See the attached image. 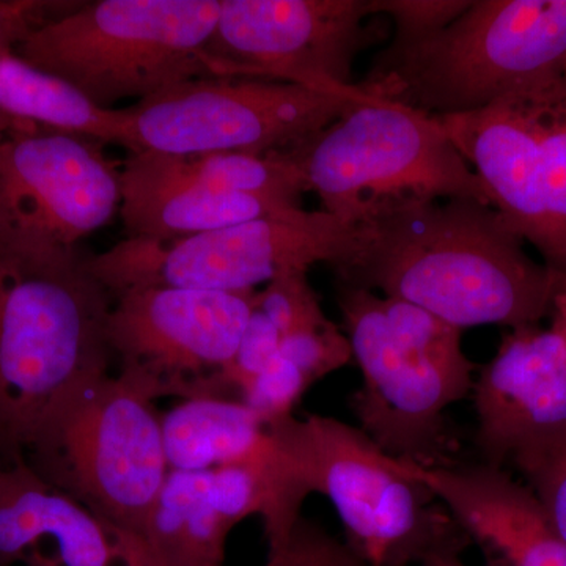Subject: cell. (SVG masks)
Masks as SVG:
<instances>
[{
	"instance_id": "cell-1",
	"label": "cell",
	"mask_w": 566,
	"mask_h": 566,
	"mask_svg": "<svg viewBox=\"0 0 566 566\" xmlns=\"http://www.w3.org/2000/svg\"><path fill=\"white\" fill-rule=\"evenodd\" d=\"M349 227L348 249L331 266L344 285L415 304L461 331L538 326L566 289L479 200H400Z\"/></svg>"
},
{
	"instance_id": "cell-2",
	"label": "cell",
	"mask_w": 566,
	"mask_h": 566,
	"mask_svg": "<svg viewBox=\"0 0 566 566\" xmlns=\"http://www.w3.org/2000/svg\"><path fill=\"white\" fill-rule=\"evenodd\" d=\"M88 253L0 223V457L21 460L63 398L109 374L114 296Z\"/></svg>"
},
{
	"instance_id": "cell-3",
	"label": "cell",
	"mask_w": 566,
	"mask_h": 566,
	"mask_svg": "<svg viewBox=\"0 0 566 566\" xmlns=\"http://www.w3.org/2000/svg\"><path fill=\"white\" fill-rule=\"evenodd\" d=\"M344 333L363 382L349 406L387 455L422 468L458 464L460 439L447 411L474 389L476 365L463 331L422 307L340 283Z\"/></svg>"
},
{
	"instance_id": "cell-4",
	"label": "cell",
	"mask_w": 566,
	"mask_h": 566,
	"mask_svg": "<svg viewBox=\"0 0 566 566\" xmlns=\"http://www.w3.org/2000/svg\"><path fill=\"white\" fill-rule=\"evenodd\" d=\"M566 63V0H472L427 39L390 40L357 91L431 117L482 111Z\"/></svg>"
},
{
	"instance_id": "cell-5",
	"label": "cell",
	"mask_w": 566,
	"mask_h": 566,
	"mask_svg": "<svg viewBox=\"0 0 566 566\" xmlns=\"http://www.w3.org/2000/svg\"><path fill=\"white\" fill-rule=\"evenodd\" d=\"M305 493L329 499L368 566H419L472 542L405 461L359 427L319 415L270 423Z\"/></svg>"
},
{
	"instance_id": "cell-6",
	"label": "cell",
	"mask_w": 566,
	"mask_h": 566,
	"mask_svg": "<svg viewBox=\"0 0 566 566\" xmlns=\"http://www.w3.org/2000/svg\"><path fill=\"white\" fill-rule=\"evenodd\" d=\"M219 13L221 0L82 2L14 54L112 109L122 99L139 103L180 82L216 76L207 46Z\"/></svg>"
},
{
	"instance_id": "cell-7",
	"label": "cell",
	"mask_w": 566,
	"mask_h": 566,
	"mask_svg": "<svg viewBox=\"0 0 566 566\" xmlns=\"http://www.w3.org/2000/svg\"><path fill=\"white\" fill-rule=\"evenodd\" d=\"M36 474L137 545L169 476L155 401L120 374L85 382L44 417L24 452Z\"/></svg>"
},
{
	"instance_id": "cell-8",
	"label": "cell",
	"mask_w": 566,
	"mask_h": 566,
	"mask_svg": "<svg viewBox=\"0 0 566 566\" xmlns=\"http://www.w3.org/2000/svg\"><path fill=\"white\" fill-rule=\"evenodd\" d=\"M285 153L318 196L319 210L346 226L406 199H474L491 207L438 118L365 93L337 120Z\"/></svg>"
},
{
	"instance_id": "cell-9",
	"label": "cell",
	"mask_w": 566,
	"mask_h": 566,
	"mask_svg": "<svg viewBox=\"0 0 566 566\" xmlns=\"http://www.w3.org/2000/svg\"><path fill=\"white\" fill-rule=\"evenodd\" d=\"M352 227L304 208L174 241L128 238L87 263L112 296L140 286L251 292L279 275L316 263L333 266L348 249Z\"/></svg>"
},
{
	"instance_id": "cell-10",
	"label": "cell",
	"mask_w": 566,
	"mask_h": 566,
	"mask_svg": "<svg viewBox=\"0 0 566 566\" xmlns=\"http://www.w3.org/2000/svg\"><path fill=\"white\" fill-rule=\"evenodd\" d=\"M360 96L262 77H193L123 109L129 155L290 151Z\"/></svg>"
},
{
	"instance_id": "cell-11",
	"label": "cell",
	"mask_w": 566,
	"mask_h": 566,
	"mask_svg": "<svg viewBox=\"0 0 566 566\" xmlns=\"http://www.w3.org/2000/svg\"><path fill=\"white\" fill-rule=\"evenodd\" d=\"M259 292L140 286L114 294L107 324L120 374L153 401L232 398L234 354Z\"/></svg>"
},
{
	"instance_id": "cell-12",
	"label": "cell",
	"mask_w": 566,
	"mask_h": 566,
	"mask_svg": "<svg viewBox=\"0 0 566 566\" xmlns=\"http://www.w3.org/2000/svg\"><path fill=\"white\" fill-rule=\"evenodd\" d=\"M368 18L370 0H221L207 55L216 76L359 95L354 62L386 39L385 28Z\"/></svg>"
},
{
	"instance_id": "cell-13",
	"label": "cell",
	"mask_w": 566,
	"mask_h": 566,
	"mask_svg": "<svg viewBox=\"0 0 566 566\" xmlns=\"http://www.w3.org/2000/svg\"><path fill=\"white\" fill-rule=\"evenodd\" d=\"M122 163L88 137L17 125L0 142V223L77 248L120 212Z\"/></svg>"
},
{
	"instance_id": "cell-14",
	"label": "cell",
	"mask_w": 566,
	"mask_h": 566,
	"mask_svg": "<svg viewBox=\"0 0 566 566\" xmlns=\"http://www.w3.org/2000/svg\"><path fill=\"white\" fill-rule=\"evenodd\" d=\"M521 327L502 338L475 378L479 463L504 469L517 458L566 441V324Z\"/></svg>"
},
{
	"instance_id": "cell-15",
	"label": "cell",
	"mask_w": 566,
	"mask_h": 566,
	"mask_svg": "<svg viewBox=\"0 0 566 566\" xmlns=\"http://www.w3.org/2000/svg\"><path fill=\"white\" fill-rule=\"evenodd\" d=\"M137 566V545L25 463L0 461V566Z\"/></svg>"
},
{
	"instance_id": "cell-16",
	"label": "cell",
	"mask_w": 566,
	"mask_h": 566,
	"mask_svg": "<svg viewBox=\"0 0 566 566\" xmlns=\"http://www.w3.org/2000/svg\"><path fill=\"white\" fill-rule=\"evenodd\" d=\"M408 465L494 565L566 566L565 539L545 506L504 469L483 463Z\"/></svg>"
},
{
	"instance_id": "cell-17",
	"label": "cell",
	"mask_w": 566,
	"mask_h": 566,
	"mask_svg": "<svg viewBox=\"0 0 566 566\" xmlns=\"http://www.w3.org/2000/svg\"><path fill=\"white\" fill-rule=\"evenodd\" d=\"M296 208L211 188L186 172L178 156L144 151L122 163L120 216L128 238L182 240Z\"/></svg>"
},
{
	"instance_id": "cell-18",
	"label": "cell",
	"mask_w": 566,
	"mask_h": 566,
	"mask_svg": "<svg viewBox=\"0 0 566 566\" xmlns=\"http://www.w3.org/2000/svg\"><path fill=\"white\" fill-rule=\"evenodd\" d=\"M524 223L549 270L566 277V70L524 87L510 136Z\"/></svg>"
},
{
	"instance_id": "cell-19",
	"label": "cell",
	"mask_w": 566,
	"mask_h": 566,
	"mask_svg": "<svg viewBox=\"0 0 566 566\" xmlns=\"http://www.w3.org/2000/svg\"><path fill=\"white\" fill-rule=\"evenodd\" d=\"M161 422L170 471L292 468L273 428L240 398L180 401Z\"/></svg>"
},
{
	"instance_id": "cell-20",
	"label": "cell",
	"mask_w": 566,
	"mask_h": 566,
	"mask_svg": "<svg viewBox=\"0 0 566 566\" xmlns=\"http://www.w3.org/2000/svg\"><path fill=\"white\" fill-rule=\"evenodd\" d=\"M234 526L216 501L210 471H170L142 531L137 566H226Z\"/></svg>"
},
{
	"instance_id": "cell-21",
	"label": "cell",
	"mask_w": 566,
	"mask_h": 566,
	"mask_svg": "<svg viewBox=\"0 0 566 566\" xmlns=\"http://www.w3.org/2000/svg\"><path fill=\"white\" fill-rule=\"evenodd\" d=\"M0 112L18 125L76 134L129 151L125 111L96 106L70 82L17 54H0Z\"/></svg>"
},
{
	"instance_id": "cell-22",
	"label": "cell",
	"mask_w": 566,
	"mask_h": 566,
	"mask_svg": "<svg viewBox=\"0 0 566 566\" xmlns=\"http://www.w3.org/2000/svg\"><path fill=\"white\" fill-rule=\"evenodd\" d=\"M178 158L186 172L219 191L271 197L296 205L308 192L303 174L285 151L208 153Z\"/></svg>"
},
{
	"instance_id": "cell-23",
	"label": "cell",
	"mask_w": 566,
	"mask_h": 566,
	"mask_svg": "<svg viewBox=\"0 0 566 566\" xmlns=\"http://www.w3.org/2000/svg\"><path fill=\"white\" fill-rule=\"evenodd\" d=\"M263 566H368L346 539L301 516L285 536L268 545Z\"/></svg>"
},
{
	"instance_id": "cell-24",
	"label": "cell",
	"mask_w": 566,
	"mask_h": 566,
	"mask_svg": "<svg viewBox=\"0 0 566 566\" xmlns=\"http://www.w3.org/2000/svg\"><path fill=\"white\" fill-rule=\"evenodd\" d=\"M256 308L274 324L281 338L331 322L305 271L279 275L266 283L256 296Z\"/></svg>"
},
{
	"instance_id": "cell-25",
	"label": "cell",
	"mask_w": 566,
	"mask_h": 566,
	"mask_svg": "<svg viewBox=\"0 0 566 566\" xmlns=\"http://www.w3.org/2000/svg\"><path fill=\"white\" fill-rule=\"evenodd\" d=\"M311 387L300 368L277 354L245 385L240 400L262 417L264 422L275 423L294 416V408Z\"/></svg>"
},
{
	"instance_id": "cell-26",
	"label": "cell",
	"mask_w": 566,
	"mask_h": 566,
	"mask_svg": "<svg viewBox=\"0 0 566 566\" xmlns=\"http://www.w3.org/2000/svg\"><path fill=\"white\" fill-rule=\"evenodd\" d=\"M279 354L292 360L311 386L353 360L348 337L334 322L315 329L285 335L281 338Z\"/></svg>"
},
{
	"instance_id": "cell-27",
	"label": "cell",
	"mask_w": 566,
	"mask_h": 566,
	"mask_svg": "<svg viewBox=\"0 0 566 566\" xmlns=\"http://www.w3.org/2000/svg\"><path fill=\"white\" fill-rule=\"evenodd\" d=\"M472 0H370L371 17L385 14L394 22L392 41L408 43L434 35L452 24Z\"/></svg>"
},
{
	"instance_id": "cell-28",
	"label": "cell",
	"mask_w": 566,
	"mask_h": 566,
	"mask_svg": "<svg viewBox=\"0 0 566 566\" xmlns=\"http://www.w3.org/2000/svg\"><path fill=\"white\" fill-rule=\"evenodd\" d=\"M512 464L545 506L551 523L566 543V441L517 458Z\"/></svg>"
},
{
	"instance_id": "cell-29",
	"label": "cell",
	"mask_w": 566,
	"mask_h": 566,
	"mask_svg": "<svg viewBox=\"0 0 566 566\" xmlns=\"http://www.w3.org/2000/svg\"><path fill=\"white\" fill-rule=\"evenodd\" d=\"M81 3L73 0H0V54H14L32 35L66 17Z\"/></svg>"
},
{
	"instance_id": "cell-30",
	"label": "cell",
	"mask_w": 566,
	"mask_h": 566,
	"mask_svg": "<svg viewBox=\"0 0 566 566\" xmlns=\"http://www.w3.org/2000/svg\"><path fill=\"white\" fill-rule=\"evenodd\" d=\"M279 346H281V334L275 329L274 324L255 307L229 370V381L237 397H240L241 390L253 376L259 375L277 356Z\"/></svg>"
},
{
	"instance_id": "cell-31",
	"label": "cell",
	"mask_w": 566,
	"mask_h": 566,
	"mask_svg": "<svg viewBox=\"0 0 566 566\" xmlns=\"http://www.w3.org/2000/svg\"><path fill=\"white\" fill-rule=\"evenodd\" d=\"M419 566H468L461 560L460 554H433L424 558ZM488 566H497L494 564Z\"/></svg>"
},
{
	"instance_id": "cell-32",
	"label": "cell",
	"mask_w": 566,
	"mask_h": 566,
	"mask_svg": "<svg viewBox=\"0 0 566 566\" xmlns=\"http://www.w3.org/2000/svg\"><path fill=\"white\" fill-rule=\"evenodd\" d=\"M17 125L18 123L10 120L9 117H6V115L0 112V142L6 139L10 132H13V129L17 128Z\"/></svg>"
},
{
	"instance_id": "cell-33",
	"label": "cell",
	"mask_w": 566,
	"mask_h": 566,
	"mask_svg": "<svg viewBox=\"0 0 566 566\" xmlns=\"http://www.w3.org/2000/svg\"><path fill=\"white\" fill-rule=\"evenodd\" d=\"M554 311H557L558 314L562 315V318H564V322L566 324V289L564 290V292L558 294L556 307H554Z\"/></svg>"
},
{
	"instance_id": "cell-34",
	"label": "cell",
	"mask_w": 566,
	"mask_h": 566,
	"mask_svg": "<svg viewBox=\"0 0 566 566\" xmlns=\"http://www.w3.org/2000/svg\"><path fill=\"white\" fill-rule=\"evenodd\" d=\"M0 461H6V460H3V458H2V457H0Z\"/></svg>"
},
{
	"instance_id": "cell-35",
	"label": "cell",
	"mask_w": 566,
	"mask_h": 566,
	"mask_svg": "<svg viewBox=\"0 0 566 566\" xmlns=\"http://www.w3.org/2000/svg\"><path fill=\"white\" fill-rule=\"evenodd\" d=\"M565 70H566V63H565Z\"/></svg>"
}]
</instances>
